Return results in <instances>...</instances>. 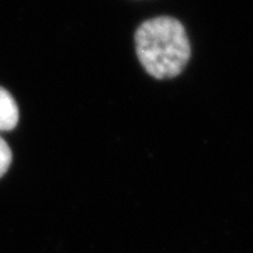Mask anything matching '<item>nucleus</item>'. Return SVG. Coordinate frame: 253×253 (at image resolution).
Here are the masks:
<instances>
[{"instance_id": "obj_1", "label": "nucleus", "mask_w": 253, "mask_h": 253, "mask_svg": "<svg viewBox=\"0 0 253 253\" xmlns=\"http://www.w3.org/2000/svg\"><path fill=\"white\" fill-rule=\"evenodd\" d=\"M135 46L141 65L156 79L180 75L191 55L183 24L166 16L142 23L135 33Z\"/></svg>"}, {"instance_id": "obj_2", "label": "nucleus", "mask_w": 253, "mask_h": 253, "mask_svg": "<svg viewBox=\"0 0 253 253\" xmlns=\"http://www.w3.org/2000/svg\"><path fill=\"white\" fill-rule=\"evenodd\" d=\"M18 123V107L13 96L0 87V131H10Z\"/></svg>"}, {"instance_id": "obj_3", "label": "nucleus", "mask_w": 253, "mask_h": 253, "mask_svg": "<svg viewBox=\"0 0 253 253\" xmlns=\"http://www.w3.org/2000/svg\"><path fill=\"white\" fill-rule=\"evenodd\" d=\"M11 163V151L7 142L0 136V177L7 172Z\"/></svg>"}]
</instances>
